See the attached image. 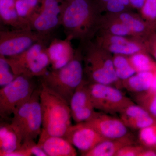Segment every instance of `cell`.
<instances>
[{"instance_id": "cell-23", "label": "cell", "mask_w": 156, "mask_h": 156, "mask_svg": "<svg viewBox=\"0 0 156 156\" xmlns=\"http://www.w3.org/2000/svg\"><path fill=\"white\" fill-rule=\"evenodd\" d=\"M113 61L116 74L120 81L126 80L136 73L129 57L121 54H114Z\"/></svg>"}, {"instance_id": "cell-36", "label": "cell", "mask_w": 156, "mask_h": 156, "mask_svg": "<svg viewBox=\"0 0 156 156\" xmlns=\"http://www.w3.org/2000/svg\"><path fill=\"white\" fill-rule=\"evenodd\" d=\"M146 0H129L131 8L140 10L144 5Z\"/></svg>"}, {"instance_id": "cell-12", "label": "cell", "mask_w": 156, "mask_h": 156, "mask_svg": "<svg viewBox=\"0 0 156 156\" xmlns=\"http://www.w3.org/2000/svg\"><path fill=\"white\" fill-rule=\"evenodd\" d=\"M64 137L80 151L82 156L105 140L95 128L86 122L72 125Z\"/></svg>"}, {"instance_id": "cell-16", "label": "cell", "mask_w": 156, "mask_h": 156, "mask_svg": "<svg viewBox=\"0 0 156 156\" xmlns=\"http://www.w3.org/2000/svg\"><path fill=\"white\" fill-rule=\"evenodd\" d=\"M38 144L48 156H76L75 147L64 137L41 134Z\"/></svg>"}, {"instance_id": "cell-1", "label": "cell", "mask_w": 156, "mask_h": 156, "mask_svg": "<svg viewBox=\"0 0 156 156\" xmlns=\"http://www.w3.org/2000/svg\"><path fill=\"white\" fill-rule=\"evenodd\" d=\"M101 10L94 0H64L60 25L66 37L87 42L98 31Z\"/></svg>"}, {"instance_id": "cell-10", "label": "cell", "mask_w": 156, "mask_h": 156, "mask_svg": "<svg viewBox=\"0 0 156 156\" xmlns=\"http://www.w3.org/2000/svg\"><path fill=\"white\" fill-rule=\"evenodd\" d=\"M64 0H41L37 11L30 18L31 29L43 35L51 34L60 25Z\"/></svg>"}, {"instance_id": "cell-2", "label": "cell", "mask_w": 156, "mask_h": 156, "mask_svg": "<svg viewBox=\"0 0 156 156\" xmlns=\"http://www.w3.org/2000/svg\"><path fill=\"white\" fill-rule=\"evenodd\" d=\"M40 104L42 129L41 134L64 137L72 126L69 104L60 95L40 82Z\"/></svg>"}, {"instance_id": "cell-6", "label": "cell", "mask_w": 156, "mask_h": 156, "mask_svg": "<svg viewBox=\"0 0 156 156\" xmlns=\"http://www.w3.org/2000/svg\"><path fill=\"white\" fill-rule=\"evenodd\" d=\"M49 42V41L38 42L23 53L5 57L16 77L24 76L40 78L48 73L50 66L47 52Z\"/></svg>"}, {"instance_id": "cell-18", "label": "cell", "mask_w": 156, "mask_h": 156, "mask_svg": "<svg viewBox=\"0 0 156 156\" xmlns=\"http://www.w3.org/2000/svg\"><path fill=\"white\" fill-rule=\"evenodd\" d=\"M135 144L134 137L131 133L121 138L105 139L84 155V156H115L123 147Z\"/></svg>"}, {"instance_id": "cell-5", "label": "cell", "mask_w": 156, "mask_h": 156, "mask_svg": "<svg viewBox=\"0 0 156 156\" xmlns=\"http://www.w3.org/2000/svg\"><path fill=\"white\" fill-rule=\"evenodd\" d=\"M41 85L34 91L30 99L13 115L10 124L22 144L35 141L41 133L42 118L40 104Z\"/></svg>"}, {"instance_id": "cell-3", "label": "cell", "mask_w": 156, "mask_h": 156, "mask_svg": "<svg viewBox=\"0 0 156 156\" xmlns=\"http://www.w3.org/2000/svg\"><path fill=\"white\" fill-rule=\"evenodd\" d=\"M83 55L76 50L73 58L63 67L48 71L40 77V82L60 95L69 104L77 88L83 81Z\"/></svg>"}, {"instance_id": "cell-13", "label": "cell", "mask_w": 156, "mask_h": 156, "mask_svg": "<svg viewBox=\"0 0 156 156\" xmlns=\"http://www.w3.org/2000/svg\"><path fill=\"white\" fill-rule=\"evenodd\" d=\"M89 85V81L84 79L70 101L72 118L76 123L89 121L96 113L92 105Z\"/></svg>"}, {"instance_id": "cell-37", "label": "cell", "mask_w": 156, "mask_h": 156, "mask_svg": "<svg viewBox=\"0 0 156 156\" xmlns=\"http://www.w3.org/2000/svg\"><path fill=\"white\" fill-rule=\"evenodd\" d=\"M94 1H95V2L97 3V5L101 9V11H102V9L104 6L110 0H94Z\"/></svg>"}, {"instance_id": "cell-26", "label": "cell", "mask_w": 156, "mask_h": 156, "mask_svg": "<svg viewBox=\"0 0 156 156\" xmlns=\"http://www.w3.org/2000/svg\"><path fill=\"white\" fill-rule=\"evenodd\" d=\"M140 11L141 17L151 29L156 31V0H146Z\"/></svg>"}, {"instance_id": "cell-14", "label": "cell", "mask_w": 156, "mask_h": 156, "mask_svg": "<svg viewBox=\"0 0 156 156\" xmlns=\"http://www.w3.org/2000/svg\"><path fill=\"white\" fill-rule=\"evenodd\" d=\"M86 122L95 128L105 139L121 138L130 133L129 128L120 118L102 112H96L95 115Z\"/></svg>"}, {"instance_id": "cell-33", "label": "cell", "mask_w": 156, "mask_h": 156, "mask_svg": "<svg viewBox=\"0 0 156 156\" xmlns=\"http://www.w3.org/2000/svg\"><path fill=\"white\" fill-rule=\"evenodd\" d=\"M143 43L147 51L156 61V31L152 32L144 39Z\"/></svg>"}, {"instance_id": "cell-32", "label": "cell", "mask_w": 156, "mask_h": 156, "mask_svg": "<svg viewBox=\"0 0 156 156\" xmlns=\"http://www.w3.org/2000/svg\"><path fill=\"white\" fill-rule=\"evenodd\" d=\"M145 147L140 144H130L126 146L116 154L115 156H139Z\"/></svg>"}, {"instance_id": "cell-11", "label": "cell", "mask_w": 156, "mask_h": 156, "mask_svg": "<svg viewBox=\"0 0 156 156\" xmlns=\"http://www.w3.org/2000/svg\"><path fill=\"white\" fill-rule=\"evenodd\" d=\"M98 31L100 34L98 35L94 43L112 54L130 56L140 51H147L141 40Z\"/></svg>"}, {"instance_id": "cell-20", "label": "cell", "mask_w": 156, "mask_h": 156, "mask_svg": "<svg viewBox=\"0 0 156 156\" xmlns=\"http://www.w3.org/2000/svg\"><path fill=\"white\" fill-rule=\"evenodd\" d=\"M22 142L10 122L6 121L0 124V156L8 154L19 148Z\"/></svg>"}, {"instance_id": "cell-25", "label": "cell", "mask_w": 156, "mask_h": 156, "mask_svg": "<svg viewBox=\"0 0 156 156\" xmlns=\"http://www.w3.org/2000/svg\"><path fill=\"white\" fill-rule=\"evenodd\" d=\"M17 12L20 17L29 21L37 11L41 0H14Z\"/></svg>"}, {"instance_id": "cell-21", "label": "cell", "mask_w": 156, "mask_h": 156, "mask_svg": "<svg viewBox=\"0 0 156 156\" xmlns=\"http://www.w3.org/2000/svg\"><path fill=\"white\" fill-rule=\"evenodd\" d=\"M156 71L136 73L135 74L122 82L123 89L132 93H141L151 89Z\"/></svg>"}, {"instance_id": "cell-28", "label": "cell", "mask_w": 156, "mask_h": 156, "mask_svg": "<svg viewBox=\"0 0 156 156\" xmlns=\"http://www.w3.org/2000/svg\"><path fill=\"white\" fill-rule=\"evenodd\" d=\"M119 115L120 119L125 122L150 114L143 107L134 103L126 107Z\"/></svg>"}, {"instance_id": "cell-7", "label": "cell", "mask_w": 156, "mask_h": 156, "mask_svg": "<svg viewBox=\"0 0 156 156\" xmlns=\"http://www.w3.org/2000/svg\"><path fill=\"white\" fill-rule=\"evenodd\" d=\"M34 78L19 76L0 89V116L11 121L14 113L30 99L37 87Z\"/></svg>"}, {"instance_id": "cell-22", "label": "cell", "mask_w": 156, "mask_h": 156, "mask_svg": "<svg viewBox=\"0 0 156 156\" xmlns=\"http://www.w3.org/2000/svg\"><path fill=\"white\" fill-rule=\"evenodd\" d=\"M136 73L156 71V61L147 51H142L128 56Z\"/></svg>"}, {"instance_id": "cell-8", "label": "cell", "mask_w": 156, "mask_h": 156, "mask_svg": "<svg viewBox=\"0 0 156 156\" xmlns=\"http://www.w3.org/2000/svg\"><path fill=\"white\" fill-rule=\"evenodd\" d=\"M89 87L94 108L102 112L120 114L126 107L134 103L117 87L90 82Z\"/></svg>"}, {"instance_id": "cell-9", "label": "cell", "mask_w": 156, "mask_h": 156, "mask_svg": "<svg viewBox=\"0 0 156 156\" xmlns=\"http://www.w3.org/2000/svg\"><path fill=\"white\" fill-rule=\"evenodd\" d=\"M50 36L33 30H2L0 31V55L10 57L23 53L38 42L50 41Z\"/></svg>"}, {"instance_id": "cell-29", "label": "cell", "mask_w": 156, "mask_h": 156, "mask_svg": "<svg viewBox=\"0 0 156 156\" xmlns=\"http://www.w3.org/2000/svg\"><path fill=\"white\" fill-rule=\"evenodd\" d=\"M5 57L0 55V86L5 87L16 78Z\"/></svg>"}, {"instance_id": "cell-24", "label": "cell", "mask_w": 156, "mask_h": 156, "mask_svg": "<svg viewBox=\"0 0 156 156\" xmlns=\"http://www.w3.org/2000/svg\"><path fill=\"white\" fill-rule=\"evenodd\" d=\"M132 94L137 104L145 108L150 114L156 119V90Z\"/></svg>"}, {"instance_id": "cell-35", "label": "cell", "mask_w": 156, "mask_h": 156, "mask_svg": "<svg viewBox=\"0 0 156 156\" xmlns=\"http://www.w3.org/2000/svg\"><path fill=\"white\" fill-rule=\"evenodd\" d=\"M156 150L153 148L145 147L140 153L139 156H156Z\"/></svg>"}, {"instance_id": "cell-31", "label": "cell", "mask_w": 156, "mask_h": 156, "mask_svg": "<svg viewBox=\"0 0 156 156\" xmlns=\"http://www.w3.org/2000/svg\"><path fill=\"white\" fill-rule=\"evenodd\" d=\"M131 8L129 0H110L104 6L102 11L105 10L110 14H118L127 11Z\"/></svg>"}, {"instance_id": "cell-4", "label": "cell", "mask_w": 156, "mask_h": 156, "mask_svg": "<svg viewBox=\"0 0 156 156\" xmlns=\"http://www.w3.org/2000/svg\"><path fill=\"white\" fill-rule=\"evenodd\" d=\"M86 46L83 61L88 81L123 89L122 81L116 74L112 53L91 41Z\"/></svg>"}, {"instance_id": "cell-17", "label": "cell", "mask_w": 156, "mask_h": 156, "mask_svg": "<svg viewBox=\"0 0 156 156\" xmlns=\"http://www.w3.org/2000/svg\"><path fill=\"white\" fill-rule=\"evenodd\" d=\"M0 20L2 24L13 29H31L29 21L18 14L14 0H0Z\"/></svg>"}, {"instance_id": "cell-19", "label": "cell", "mask_w": 156, "mask_h": 156, "mask_svg": "<svg viewBox=\"0 0 156 156\" xmlns=\"http://www.w3.org/2000/svg\"><path fill=\"white\" fill-rule=\"evenodd\" d=\"M110 14L127 26L134 33L136 38L139 40L143 41L154 31L142 17H138L131 12L126 11L119 14Z\"/></svg>"}, {"instance_id": "cell-38", "label": "cell", "mask_w": 156, "mask_h": 156, "mask_svg": "<svg viewBox=\"0 0 156 156\" xmlns=\"http://www.w3.org/2000/svg\"><path fill=\"white\" fill-rule=\"evenodd\" d=\"M154 148L156 150V147Z\"/></svg>"}, {"instance_id": "cell-15", "label": "cell", "mask_w": 156, "mask_h": 156, "mask_svg": "<svg viewBox=\"0 0 156 156\" xmlns=\"http://www.w3.org/2000/svg\"><path fill=\"white\" fill-rule=\"evenodd\" d=\"M73 39L66 37L64 40L53 39L50 41L47 48V52L50 58L51 68L58 69L63 67L74 56L76 50L73 48Z\"/></svg>"}, {"instance_id": "cell-30", "label": "cell", "mask_w": 156, "mask_h": 156, "mask_svg": "<svg viewBox=\"0 0 156 156\" xmlns=\"http://www.w3.org/2000/svg\"><path fill=\"white\" fill-rule=\"evenodd\" d=\"M128 128L140 130L156 123V119L151 115H148L124 122Z\"/></svg>"}, {"instance_id": "cell-27", "label": "cell", "mask_w": 156, "mask_h": 156, "mask_svg": "<svg viewBox=\"0 0 156 156\" xmlns=\"http://www.w3.org/2000/svg\"><path fill=\"white\" fill-rule=\"evenodd\" d=\"M138 140L147 147H156V123L139 130Z\"/></svg>"}, {"instance_id": "cell-34", "label": "cell", "mask_w": 156, "mask_h": 156, "mask_svg": "<svg viewBox=\"0 0 156 156\" xmlns=\"http://www.w3.org/2000/svg\"><path fill=\"white\" fill-rule=\"evenodd\" d=\"M31 153L32 155L36 156H48L44 151L34 141L31 146Z\"/></svg>"}]
</instances>
